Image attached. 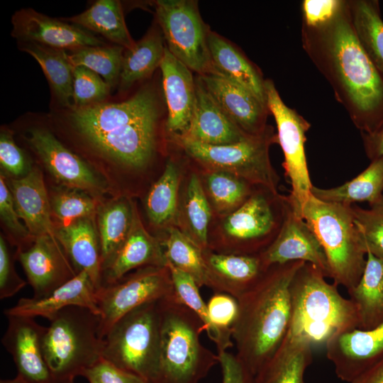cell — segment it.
<instances>
[{
    "label": "cell",
    "mask_w": 383,
    "mask_h": 383,
    "mask_svg": "<svg viewBox=\"0 0 383 383\" xmlns=\"http://www.w3.org/2000/svg\"><path fill=\"white\" fill-rule=\"evenodd\" d=\"M157 238L167 263L190 275L199 287L206 285L202 250L176 226L169 228Z\"/></svg>",
    "instance_id": "obj_41"
},
{
    "label": "cell",
    "mask_w": 383,
    "mask_h": 383,
    "mask_svg": "<svg viewBox=\"0 0 383 383\" xmlns=\"http://www.w3.org/2000/svg\"><path fill=\"white\" fill-rule=\"evenodd\" d=\"M19 135L50 183L84 191L104 199L110 196L104 180L82 157L67 147L45 121L25 123Z\"/></svg>",
    "instance_id": "obj_11"
},
{
    "label": "cell",
    "mask_w": 383,
    "mask_h": 383,
    "mask_svg": "<svg viewBox=\"0 0 383 383\" xmlns=\"http://www.w3.org/2000/svg\"><path fill=\"white\" fill-rule=\"evenodd\" d=\"M359 319V329L369 330L383 322V257L367 252L363 273L348 292Z\"/></svg>",
    "instance_id": "obj_33"
},
{
    "label": "cell",
    "mask_w": 383,
    "mask_h": 383,
    "mask_svg": "<svg viewBox=\"0 0 383 383\" xmlns=\"http://www.w3.org/2000/svg\"><path fill=\"white\" fill-rule=\"evenodd\" d=\"M265 91L267 106L277 125V143L284 154L282 166L291 184L287 197L294 211L302 218L303 207L313 187L305 152L306 132L311 124L284 104L272 79L265 80Z\"/></svg>",
    "instance_id": "obj_13"
},
{
    "label": "cell",
    "mask_w": 383,
    "mask_h": 383,
    "mask_svg": "<svg viewBox=\"0 0 383 383\" xmlns=\"http://www.w3.org/2000/svg\"><path fill=\"white\" fill-rule=\"evenodd\" d=\"M65 383H74V380H71V381L67 382Z\"/></svg>",
    "instance_id": "obj_56"
},
{
    "label": "cell",
    "mask_w": 383,
    "mask_h": 383,
    "mask_svg": "<svg viewBox=\"0 0 383 383\" xmlns=\"http://www.w3.org/2000/svg\"><path fill=\"white\" fill-rule=\"evenodd\" d=\"M137 206L135 199L108 196L98 206L95 221L101 246V272L127 238Z\"/></svg>",
    "instance_id": "obj_30"
},
{
    "label": "cell",
    "mask_w": 383,
    "mask_h": 383,
    "mask_svg": "<svg viewBox=\"0 0 383 383\" xmlns=\"http://www.w3.org/2000/svg\"><path fill=\"white\" fill-rule=\"evenodd\" d=\"M217 354L222 372V383H255V376L236 355L228 351Z\"/></svg>",
    "instance_id": "obj_52"
},
{
    "label": "cell",
    "mask_w": 383,
    "mask_h": 383,
    "mask_svg": "<svg viewBox=\"0 0 383 383\" xmlns=\"http://www.w3.org/2000/svg\"><path fill=\"white\" fill-rule=\"evenodd\" d=\"M111 86L98 74L78 66L73 70L72 106L84 107L106 101Z\"/></svg>",
    "instance_id": "obj_46"
},
{
    "label": "cell",
    "mask_w": 383,
    "mask_h": 383,
    "mask_svg": "<svg viewBox=\"0 0 383 383\" xmlns=\"http://www.w3.org/2000/svg\"><path fill=\"white\" fill-rule=\"evenodd\" d=\"M183 162L169 155L161 175L151 185L145 196L144 209L150 226L160 231V236L176 226Z\"/></svg>",
    "instance_id": "obj_28"
},
{
    "label": "cell",
    "mask_w": 383,
    "mask_h": 383,
    "mask_svg": "<svg viewBox=\"0 0 383 383\" xmlns=\"http://www.w3.org/2000/svg\"><path fill=\"white\" fill-rule=\"evenodd\" d=\"M0 173V219L4 236L10 245L16 247V250H22L29 247L35 238L20 221L5 176Z\"/></svg>",
    "instance_id": "obj_45"
},
{
    "label": "cell",
    "mask_w": 383,
    "mask_h": 383,
    "mask_svg": "<svg viewBox=\"0 0 383 383\" xmlns=\"http://www.w3.org/2000/svg\"><path fill=\"white\" fill-rule=\"evenodd\" d=\"M195 170L210 204L213 218L223 217L236 210L250 197L257 186L226 172Z\"/></svg>",
    "instance_id": "obj_38"
},
{
    "label": "cell",
    "mask_w": 383,
    "mask_h": 383,
    "mask_svg": "<svg viewBox=\"0 0 383 383\" xmlns=\"http://www.w3.org/2000/svg\"><path fill=\"white\" fill-rule=\"evenodd\" d=\"M1 343L11 355L18 375L30 383H55L45 361L43 338L46 329L34 318L6 316Z\"/></svg>",
    "instance_id": "obj_19"
},
{
    "label": "cell",
    "mask_w": 383,
    "mask_h": 383,
    "mask_svg": "<svg viewBox=\"0 0 383 383\" xmlns=\"http://www.w3.org/2000/svg\"><path fill=\"white\" fill-rule=\"evenodd\" d=\"M350 209L367 252L383 257V196L368 209L355 204Z\"/></svg>",
    "instance_id": "obj_44"
},
{
    "label": "cell",
    "mask_w": 383,
    "mask_h": 383,
    "mask_svg": "<svg viewBox=\"0 0 383 383\" xmlns=\"http://www.w3.org/2000/svg\"><path fill=\"white\" fill-rule=\"evenodd\" d=\"M16 260L21 265L33 297L45 296L79 272L55 237L39 236L22 250H16Z\"/></svg>",
    "instance_id": "obj_15"
},
{
    "label": "cell",
    "mask_w": 383,
    "mask_h": 383,
    "mask_svg": "<svg viewBox=\"0 0 383 383\" xmlns=\"http://www.w3.org/2000/svg\"><path fill=\"white\" fill-rule=\"evenodd\" d=\"M165 104L157 83L126 99L55 108L44 121L104 180L111 196L143 198L168 157Z\"/></svg>",
    "instance_id": "obj_1"
},
{
    "label": "cell",
    "mask_w": 383,
    "mask_h": 383,
    "mask_svg": "<svg viewBox=\"0 0 383 383\" xmlns=\"http://www.w3.org/2000/svg\"><path fill=\"white\" fill-rule=\"evenodd\" d=\"M0 383H30V382L26 381L23 377L17 374L16 377L13 379H1Z\"/></svg>",
    "instance_id": "obj_55"
},
{
    "label": "cell",
    "mask_w": 383,
    "mask_h": 383,
    "mask_svg": "<svg viewBox=\"0 0 383 383\" xmlns=\"http://www.w3.org/2000/svg\"><path fill=\"white\" fill-rule=\"evenodd\" d=\"M302 46L361 133L383 123V75L361 45L348 1L327 22L301 26Z\"/></svg>",
    "instance_id": "obj_2"
},
{
    "label": "cell",
    "mask_w": 383,
    "mask_h": 383,
    "mask_svg": "<svg viewBox=\"0 0 383 383\" xmlns=\"http://www.w3.org/2000/svg\"><path fill=\"white\" fill-rule=\"evenodd\" d=\"M42 170L35 163L23 177L6 178L19 218L33 238L55 236L48 187Z\"/></svg>",
    "instance_id": "obj_24"
},
{
    "label": "cell",
    "mask_w": 383,
    "mask_h": 383,
    "mask_svg": "<svg viewBox=\"0 0 383 383\" xmlns=\"http://www.w3.org/2000/svg\"><path fill=\"white\" fill-rule=\"evenodd\" d=\"M14 131L3 126L0 131L1 172L7 178L18 179L27 175L34 162L16 143Z\"/></svg>",
    "instance_id": "obj_47"
},
{
    "label": "cell",
    "mask_w": 383,
    "mask_h": 383,
    "mask_svg": "<svg viewBox=\"0 0 383 383\" xmlns=\"http://www.w3.org/2000/svg\"><path fill=\"white\" fill-rule=\"evenodd\" d=\"M344 0H304L302 2V23L316 26L332 18Z\"/></svg>",
    "instance_id": "obj_51"
},
{
    "label": "cell",
    "mask_w": 383,
    "mask_h": 383,
    "mask_svg": "<svg viewBox=\"0 0 383 383\" xmlns=\"http://www.w3.org/2000/svg\"><path fill=\"white\" fill-rule=\"evenodd\" d=\"M312 345L287 333L275 353L255 375V383H304Z\"/></svg>",
    "instance_id": "obj_32"
},
{
    "label": "cell",
    "mask_w": 383,
    "mask_h": 383,
    "mask_svg": "<svg viewBox=\"0 0 383 383\" xmlns=\"http://www.w3.org/2000/svg\"><path fill=\"white\" fill-rule=\"evenodd\" d=\"M96 290L88 274L81 271L45 296L21 298L14 306L6 309L4 313L6 316L41 317L50 321L64 309L75 306L88 309L99 315Z\"/></svg>",
    "instance_id": "obj_22"
},
{
    "label": "cell",
    "mask_w": 383,
    "mask_h": 383,
    "mask_svg": "<svg viewBox=\"0 0 383 383\" xmlns=\"http://www.w3.org/2000/svg\"><path fill=\"white\" fill-rule=\"evenodd\" d=\"M54 226L56 239L77 271L87 272L98 289L101 285V260L95 217L81 218Z\"/></svg>",
    "instance_id": "obj_27"
},
{
    "label": "cell",
    "mask_w": 383,
    "mask_h": 383,
    "mask_svg": "<svg viewBox=\"0 0 383 383\" xmlns=\"http://www.w3.org/2000/svg\"><path fill=\"white\" fill-rule=\"evenodd\" d=\"M82 377L89 383H149L143 377L121 370L102 358Z\"/></svg>",
    "instance_id": "obj_50"
},
{
    "label": "cell",
    "mask_w": 383,
    "mask_h": 383,
    "mask_svg": "<svg viewBox=\"0 0 383 383\" xmlns=\"http://www.w3.org/2000/svg\"><path fill=\"white\" fill-rule=\"evenodd\" d=\"M103 340L102 359L152 383L160 351L157 301L143 304L124 315Z\"/></svg>",
    "instance_id": "obj_10"
},
{
    "label": "cell",
    "mask_w": 383,
    "mask_h": 383,
    "mask_svg": "<svg viewBox=\"0 0 383 383\" xmlns=\"http://www.w3.org/2000/svg\"><path fill=\"white\" fill-rule=\"evenodd\" d=\"M311 192L326 202L352 205L367 201L371 205L383 196V156L372 160L364 171L351 180L329 189L313 185Z\"/></svg>",
    "instance_id": "obj_37"
},
{
    "label": "cell",
    "mask_w": 383,
    "mask_h": 383,
    "mask_svg": "<svg viewBox=\"0 0 383 383\" xmlns=\"http://www.w3.org/2000/svg\"><path fill=\"white\" fill-rule=\"evenodd\" d=\"M304 263L294 261L272 266L237 299L238 314L232 328L235 355L254 376L288 333L291 284Z\"/></svg>",
    "instance_id": "obj_3"
},
{
    "label": "cell",
    "mask_w": 383,
    "mask_h": 383,
    "mask_svg": "<svg viewBox=\"0 0 383 383\" xmlns=\"http://www.w3.org/2000/svg\"><path fill=\"white\" fill-rule=\"evenodd\" d=\"M196 104L188 130L180 135L211 145L236 143L250 135L243 132L225 113L196 77ZM178 136V135H177Z\"/></svg>",
    "instance_id": "obj_26"
},
{
    "label": "cell",
    "mask_w": 383,
    "mask_h": 383,
    "mask_svg": "<svg viewBox=\"0 0 383 383\" xmlns=\"http://www.w3.org/2000/svg\"><path fill=\"white\" fill-rule=\"evenodd\" d=\"M174 292L177 299L192 311L204 325L205 331L213 341L218 353L227 351L234 345L232 333L218 329L211 321L207 304L201 296L199 286L187 273L167 263Z\"/></svg>",
    "instance_id": "obj_40"
},
{
    "label": "cell",
    "mask_w": 383,
    "mask_h": 383,
    "mask_svg": "<svg viewBox=\"0 0 383 383\" xmlns=\"http://www.w3.org/2000/svg\"><path fill=\"white\" fill-rule=\"evenodd\" d=\"M47 187L54 226L67 224L81 218L96 216L102 199L79 189L50 182Z\"/></svg>",
    "instance_id": "obj_42"
},
{
    "label": "cell",
    "mask_w": 383,
    "mask_h": 383,
    "mask_svg": "<svg viewBox=\"0 0 383 383\" xmlns=\"http://www.w3.org/2000/svg\"><path fill=\"white\" fill-rule=\"evenodd\" d=\"M43 338L45 361L55 383L83 376L102 358L103 338L99 315L80 306L60 311Z\"/></svg>",
    "instance_id": "obj_7"
},
{
    "label": "cell",
    "mask_w": 383,
    "mask_h": 383,
    "mask_svg": "<svg viewBox=\"0 0 383 383\" xmlns=\"http://www.w3.org/2000/svg\"><path fill=\"white\" fill-rule=\"evenodd\" d=\"M174 294L167 266H145L96 290V301L104 339L115 323L134 309Z\"/></svg>",
    "instance_id": "obj_14"
},
{
    "label": "cell",
    "mask_w": 383,
    "mask_h": 383,
    "mask_svg": "<svg viewBox=\"0 0 383 383\" xmlns=\"http://www.w3.org/2000/svg\"><path fill=\"white\" fill-rule=\"evenodd\" d=\"M11 23V35L18 42L34 43L67 52L106 45L103 40L82 28L30 8L16 11Z\"/></svg>",
    "instance_id": "obj_16"
},
{
    "label": "cell",
    "mask_w": 383,
    "mask_h": 383,
    "mask_svg": "<svg viewBox=\"0 0 383 383\" xmlns=\"http://www.w3.org/2000/svg\"><path fill=\"white\" fill-rule=\"evenodd\" d=\"M206 270V287L214 292L225 293L235 299L250 289L267 270L258 255L218 253L202 251Z\"/></svg>",
    "instance_id": "obj_25"
},
{
    "label": "cell",
    "mask_w": 383,
    "mask_h": 383,
    "mask_svg": "<svg viewBox=\"0 0 383 383\" xmlns=\"http://www.w3.org/2000/svg\"><path fill=\"white\" fill-rule=\"evenodd\" d=\"M125 49L116 45L87 46L67 52L73 67L83 66L101 76L111 88L118 86Z\"/></svg>",
    "instance_id": "obj_43"
},
{
    "label": "cell",
    "mask_w": 383,
    "mask_h": 383,
    "mask_svg": "<svg viewBox=\"0 0 383 383\" xmlns=\"http://www.w3.org/2000/svg\"><path fill=\"white\" fill-rule=\"evenodd\" d=\"M326 348L337 377L350 383L383 357V322L372 329L340 333Z\"/></svg>",
    "instance_id": "obj_18"
},
{
    "label": "cell",
    "mask_w": 383,
    "mask_h": 383,
    "mask_svg": "<svg viewBox=\"0 0 383 383\" xmlns=\"http://www.w3.org/2000/svg\"><path fill=\"white\" fill-rule=\"evenodd\" d=\"M160 318L158 365L152 383H199L218 363L205 347L204 325L174 294L157 301Z\"/></svg>",
    "instance_id": "obj_5"
},
{
    "label": "cell",
    "mask_w": 383,
    "mask_h": 383,
    "mask_svg": "<svg viewBox=\"0 0 383 383\" xmlns=\"http://www.w3.org/2000/svg\"><path fill=\"white\" fill-rule=\"evenodd\" d=\"M258 256L265 270L276 265L302 261L318 267L329 277L327 259L321 243L290 204L277 237Z\"/></svg>",
    "instance_id": "obj_17"
},
{
    "label": "cell",
    "mask_w": 383,
    "mask_h": 383,
    "mask_svg": "<svg viewBox=\"0 0 383 383\" xmlns=\"http://www.w3.org/2000/svg\"><path fill=\"white\" fill-rule=\"evenodd\" d=\"M228 117L245 134L255 135L267 128V104L245 87L218 74L197 75Z\"/></svg>",
    "instance_id": "obj_21"
},
{
    "label": "cell",
    "mask_w": 383,
    "mask_h": 383,
    "mask_svg": "<svg viewBox=\"0 0 383 383\" xmlns=\"http://www.w3.org/2000/svg\"><path fill=\"white\" fill-rule=\"evenodd\" d=\"M166 107L167 137L183 135L190 125L196 104V78L192 71L165 48L160 66Z\"/></svg>",
    "instance_id": "obj_20"
},
{
    "label": "cell",
    "mask_w": 383,
    "mask_h": 383,
    "mask_svg": "<svg viewBox=\"0 0 383 383\" xmlns=\"http://www.w3.org/2000/svg\"><path fill=\"white\" fill-rule=\"evenodd\" d=\"M9 243L2 233L0 235V299L10 298L19 292L26 282L16 272Z\"/></svg>",
    "instance_id": "obj_48"
},
{
    "label": "cell",
    "mask_w": 383,
    "mask_h": 383,
    "mask_svg": "<svg viewBox=\"0 0 383 383\" xmlns=\"http://www.w3.org/2000/svg\"><path fill=\"white\" fill-rule=\"evenodd\" d=\"M155 11L168 50L197 75L216 74L208 45L210 29L197 1L157 0Z\"/></svg>",
    "instance_id": "obj_12"
},
{
    "label": "cell",
    "mask_w": 383,
    "mask_h": 383,
    "mask_svg": "<svg viewBox=\"0 0 383 383\" xmlns=\"http://www.w3.org/2000/svg\"><path fill=\"white\" fill-rule=\"evenodd\" d=\"M206 304L211 323L222 331L232 333L238 314L237 299L228 294L214 292Z\"/></svg>",
    "instance_id": "obj_49"
},
{
    "label": "cell",
    "mask_w": 383,
    "mask_h": 383,
    "mask_svg": "<svg viewBox=\"0 0 383 383\" xmlns=\"http://www.w3.org/2000/svg\"><path fill=\"white\" fill-rule=\"evenodd\" d=\"M350 206L326 202L311 194L301 213L323 248L329 277L348 292L359 282L367 256Z\"/></svg>",
    "instance_id": "obj_8"
},
{
    "label": "cell",
    "mask_w": 383,
    "mask_h": 383,
    "mask_svg": "<svg viewBox=\"0 0 383 383\" xmlns=\"http://www.w3.org/2000/svg\"><path fill=\"white\" fill-rule=\"evenodd\" d=\"M289 201L287 196L256 186L250 197L236 210L213 218L208 249L218 253L258 255L279 233Z\"/></svg>",
    "instance_id": "obj_6"
},
{
    "label": "cell",
    "mask_w": 383,
    "mask_h": 383,
    "mask_svg": "<svg viewBox=\"0 0 383 383\" xmlns=\"http://www.w3.org/2000/svg\"><path fill=\"white\" fill-rule=\"evenodd\" d=\"M357 38L370 60L383 75V19L377 0L348 1Z\"/></svg>",
    "instance_id": "obj_39"
},
{
    "label": "cell",
    "mask_w": 383,
    "mask_h": 383,
    "mask_svg": "<svg viewBox=\"0 0 383 383\" xmlns=\"http://www.w3.org/2000/svg\"><path fill=\"white\" fill-rule=\"evenodd\" d=\"M208 45L215 74L245 87L267 104L265 79L259 69L231 42L211 30Z\"/></svg>",
    "instance_id": "obj_31"
},
{
    "label": "cell",
    "mask_w": 383,
    "mask_h": 383,
    "mask_svg": "<svg viewBox=\"0 0 383 383\" xmlns=\"http://www.w3.org/2000/svg\"><path fill=\"white\" fill-rule=\"evenodd\" d=\"M167 263L160 240L146 229L137 206L127 238L102 270L101 285L115 282L133 270L145 266H167Z\"/></svg>",
    "instance_id": "obj_23"
},
{
    "label": "cell",
    "mask_w": 383,
    "mask_h": 383,
    "mask_svg": "<svg viewBox=\"0 0 383 383\" xmlns=\"http://www.w3.org/2000/svg\"><path fill=\"white\" fill-rule=\"evenodd\" d=\"M167 140L196 170L226 172L253 185L278 191L280 178L269 154L270 146L277 143V137L270 125L262 133L248 135L233 144L211 145L177 135L168 137Z\"/></svg>",
    "instance_id": "obj_9"
},
{
    "label": "cell",
    "mask_w": 383,
    "mask_h": 383,
    "mask_svg": "<svg viewBox=\"0 0 383 383\" xmlns=\"http://www.w3.org/2000/svg\"><path fill=\"white\" fill-rule=\"evenodd\" d=\"M367 157L372 161L383 156V123L372 133H361Z\"/></svg>",
    "instance_id": "obj_53"
},
{
    "label": "cell",
    "mask_w": 383,
    "mask_h": 383,
    "mask_svg": "<svg viewBox=\"0 0 383 383\" xmlns=\"http://www.w3.org/2000/svg\"><path fill=\"white\" fill-rule=\"evenodd\" d=\"M164 42L162 31L157 23L135 42L132 48L124 50L118 84L120 92L128 91L160 68L166 48Z\"/></svg>",
    "instance_id": "obj_34"
},
{
    "label": "cell",
    "mask_w": 383,
    "mask_h": 383,
    "mask_svg": "<svg viewBox=\"0 0 383 383\" xmlns=\"http://www.w3.org/2000/svg\"><path fill=\"white\" fill-rule=\"evenodd\" d=\"M350 383H383V357Z\"/></svg>",
    "instance_id": "obj_54"
},
{
    "label": "cell",
    "mask_w": 383,
    "mask_h": 383,
    "mask_svg": "<svg viewBox=\"0 0 383 383\" xmlns=\"http://www.w3.org/2000/svg\"><path fill=\"white\" fill-rule=\"evenodd\" d=\"M18 48L31 55L40 66L51 90L53 108L72 106L74 67L67 52L34 43L18 42Z\"/></svg>",
    "instance_id": "obj_35"
},
{
    "label": "cell",
    "mask_w": 383,
    "mask_h": 383,
    "mask_svg": "<svg viewBox=\"0 0 383 383\" xmlns=\"http://www.w3.org/2000/svg\"><path fill=\"white\" fill-rule=\"evenodd\" d=\"M187 174L182 177L176 227L204 251L208 249L213 213L197 172Z\"/></svg>",
    "instance_id": "obj_29"
},
{
    "label": "cell",
    "mask_w": 383,
    "mask_h": 383,
    "mask_svg": "<svg viewBox=\"0 0 383 383\" xmlns=\"http://www.w3.org/2000/svg\"><path fill=\"white\" fill-rule=\"evenodd\" d=\"M323 272L305 262L291 284L292 318L288 333L312 345L326 343L333 336L358 328L357 311Z\"/></svg>",
    "instance_id": "obj_4"
},
{
    "label": "cell",
    "mask_w": 383,
    "mask_h": 383,
    "mask_svg": "<svg viewBox=\"0 0 383 383\" xmlns=\"http://www.w3.org/2000/svg\"><path fill=\"white\" fill-rule=\"evenodd\" d=\"M62 19L98 33L125 50L135 43L127 28L121 3L117 0H98L82 13Z\"/></svg>",
    "instance_id": "obj_36"
}]
</instances>
